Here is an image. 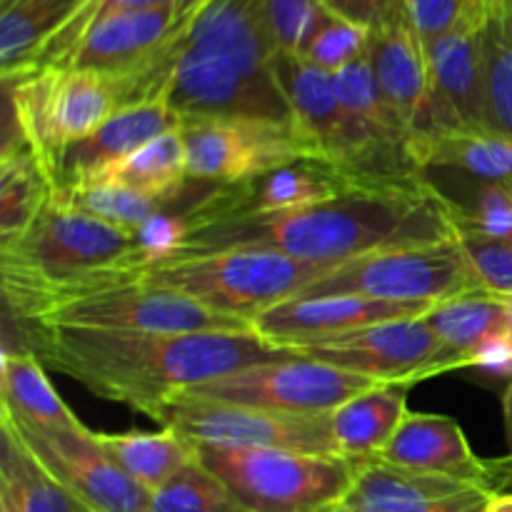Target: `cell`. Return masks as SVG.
Returning <instances> with one entry per match:
<instances>
[{
  "instance_id": "32",
  "label": "cell",
  "mask_w": 512,
  "mask_h": 512,
  "mask_svg": "<svg viewBox=\"0 0 512 512\" xmlns=\"http://www.w3.org/2000/svg\"><path fill=\"white\" fill-rule=\"evenodd\" d=\"M50 198L60 205L88 213L93 218L105 220V223L120 225V228L135 230L143 225L150 215L165 210L168 200L158 195L143 193V190L128 188V185L115 183H83L73 188H63L50 193Z\"/></svg>"
},
{
  "instance_id": "16",
  "label": "cell",
  "mask_w": 512,
  "mask_h": 512,
  "mask_svg": "<svg viewBox=\"0 0 512 512\" xmlns=\"http://www.w3.org/2000/svg\"><path fill=\"white\" fill-rule=\"evenodd\" d=\"M483 25L485 18L465 20L443 38L425 45L433 95L423 125L413 138L445 130H490L485 110Z\"/></svg>"
},
{
  "instance_id": "9",
  "label": "cell",
  "mask_w": 512,
  "mask_h": 512,
  "mask_svg": "<svg viewBox=\"0 0 512 512\" xmlns=\"http://www.w3.org/2000/svg\"><path fill=\"white\" fill-rule=\"evenodd\" d=\"M483 288L458 240L378 250L340 263L300 295H360L388 303H440Z\"/></svg>"
},
{
  "instance_id": "30",
  "label": "cell",
  "mask_w": 512,
  "mask_h": 512,
  "mask_svg": "<svg viewBox=\"0 0 512 512\" xmlns=\"http://www.w3.org/2000/svg\"><path fill=\"white\" fill-rule=\"evenodd\" d=\"M0 505L8 512H93L8 433L0 453Z\"/></svg>"
},
{
  "instance_id": "45",
  "label": "cell",
  "mask_w": 512,
  "mask_h": 512,
  "mask_svg": "<svg viewBox=\"0 0 512 512\" xmlns=\"http://www.w3.org/2000/svg\"><path fill=\"white\" fill-rule=\"evenodd\" d=\"M503 413H505V430H508V443H510V463H512V383H508L503 395Z\"/></svg>"
},
{
  "instance_id": "41",
  "label": "cell",
  "mask_w": 512,
  "mask_h": 512,
  "mask_svg": "<svg viewBox=\"0 0 512 512\" xmlns=\"http://www.w3.org/2000/svg\"><path fill=\"white\" fill-rule=\"evenodd\" d=\"M460 248L473 268L475 278L490 293H498L510 298L512 295V243L503 240L473 238V235H460Z\"/></svg>"
},
{
  "instance_id": "18",
  "label": "cell",
  "mask_w": 512,
  "mask_h": 512,
  "mask_svg": "<svg viewBox=\"0 0 512 512\" xmlns=\"http://www.w3.org/2000/svg\"><path fill=\"white\" fill-rule=\"evenodd\" d=\"M435 303H388L360 295H295L253 318V333L278 348L340 338L390 320L423 318Z\"/></svg>"
},
{
  "instance_id": "24",
  "label": "cell",
  "mask_w": 512,
  "mask_h": 512,
  "mask_svg": "<svg viewBox=\"0 0 512 512\" xmlns=\"http://www.w3.org/2000/svg\"><path fill=\"white\" fill-rule=\"evenodd\" d=\"M423 320L453 360L455 370L468 368L470 355L480 345L508 330V298L475 288L435 303Z\"/></svg>"
},
{
  "instance_id": "23",
  "label": "cell",
  "mask_w": 512,
  "mask_h": 512,
  "mask_svg": "<svg viewBox=\"0 0 512 512\" xmlns=\"http://www.w3.org/2000/svg\"><path fill=\"white\" fill-rule=\"evenodd\" d=\"M410 385H380L330 413L333 440L340 458L368 463L380 458L408 415Z\"/></svg>"
},
{
  "instance_id": "11",
  "label": "cell",
  "mask_w": 512,
  "mask_h": 512,
  "mask_svg": "<svg viewBox=\"0 0 512 512\" xmlns=\"http://www.w3.org/2000/svg\"><path fill=\"white\" fill-rule=\"evenodd\" d=\"M0 428L93 512H150L153 495L100 448L93 430L38 428L5 408Z\"/></svg>"
},
{
  "instance_id": "10",
  "label": "cell",
  "mask_w": 512,
  "mask_h": 512,
  "mask_svg": "<svg viewBox=\"0 0 512 512\" xmlns=\"http://www.w3.org/2000/svg\"><path fill=\"white\" fill-rule=\"evenodd\" d=\"M380 385L390 383H380L368 375L348 373L320 360L293 355V358L260 363L225 375V378L195 385L180 395L243 405V408L278 410V413L330 415L355 395H363Z\"/></svg>"
},
{
  "instance_id": "4",
  "label": "cell",
  "mask_w": 512,
  "mask_h": 512,
  "mask_svg": "<svg viewBox=\"0 0 512 512\" xmlns=\"http://www.w3.org/2000/svg\"><path fill=\"white\" fill-rule=\"evenodd\" d=\"M8 320L28 325L108 330V333H243L253 323L218 313L180 290L153 285L135 270L110 265L60 285H30L5 293Z\"/></svg>"
},
{
  "instance_id": "37",
  "label": "cell",
  "mask_w": 512,
  "mask_h": 512,
  "mask_svg": "<svg viewBox=\"0 0 512 512\" xmlns=\"http://www.w3.org/2000/svg\"><path fill=\"white\" fill-rule=\"evenodd\" d=\"M328 15L330 10H325L318 0H268L265 20L275 53L303 55L305 45L313 40Z\"/></svg>"
},
{
  "instance_id": "2",
  "label": "cell",
  "mask_w": 512,
  "mask_h": 512,
  "mask_svg": "<svg viewBox=\"0 0 512 512\" xmlns=\"http://www.w3.org/2000/svg\"><path fill=\"white\" fill-rule=\"evenodd\" d=\"M20 348L50 370L68 375L98 398L128 405L158 423L160 413L183 390L225 378L260 363L293 358L253 330L228 333H108L15 323Z\"/></svg>"
},
{
  "instance_id": "36",
  "label": "cell",
  "mask_w": 512,
  "mask_h": 512,
  "mask_svg": "<svg viewBox=\"0 0 512 512\" xmlns=\"http://www.w3.org/2000/svg\"><path fill=\"white\" fill-rule=\"evenodd\" d=\"M455 228L460 235L512 243V185L483 183L473 193L470 205L453 200Z\"/></svg>"
},
{
  "instance_id": "3",
  "label": "cell",
  "mask_w": 512,
  "mask_h": 512,
  "mask_svg": "<svg viewBox=\"0 0 512 512\" xmlns=\"http://www.w3.org/2000/svg\"><path fill=\"white\" fill-rule=\"evenodd\" d=\"M458 240L453 198L430 180L358 188L290 213L188 223L173 258L220 250H270L303 263L340 265L408 245Z\"/></svg>"
},
{
  "instance_id": "19",
  "label": "cell",
  "mask_w": 512,
  "mask_h": 512,
  "mask_svg": "<svg viewBox=\"0 0 512 512\" xmlns=\"http://www.w3.org/2000/svg\"><path fill=\"white\" fill-rule=\"evenodd\" d=\"M493 490L448 475L395 468L383 460L358 465L353 485L333 512H485Z\"/></svg>"
},
{
  "instance_id": "25",
  "label": "cell",
  "mask_w": 512,
  "mask_h": 512,
  "mask_svg": "<svg viewBox=\"0 0 512 512\" xmlns=\"http://www.w3.org/2000/svg\"><path fill=\"white\" fill-rule=\"evenodd\" d=\"M423 170L453 168L483 183L512 185V135L495 130H445L410 140Z\"/></svg>"
},
{
  "instance_id": "49",
  "label": "cell",
  "mask_w": 512,
  "mask_h": 512,
  "mask_svg": "<svg viewBox=\"0 0 512 512\" xmlns=\"http://www.w3.org/2000/svg\"><path fill=\"white\" fill-rule=\"evenodd\" d=\"M323 512H333V510H330V508H328V510H323Z\"/></svg>"
},
{
  "instance_id": "22",
  "label": "cell",
  "mask_w": 512,
  "mask_h": 512,
  "mask_svg": "<svg viewBox=\"0 0 512 512\" xmlns=\"http://www.w3.org/2000/svg\"><path fill=\"white\" fill-rule=\"evenodd\" d=\"M180 125L183 120L165 100L125 105L83 140L58 150L45 163H40L48 175L50 193L88 183L103 168L128 158L148 140L180 128Z\"/></svg>"
},
{
  "instance_id": "33",
  "label": "cell",
  "mask_w": 512,
  "mask_h": 512,
  "mask_svg": "<svg viewBox=\"0 0 512 512\" xmlns=\"http://www.w3.org/2000/svg\"><path fill=\"white\" fill-rule=\"evenodd\" d=\"M488 128L512 135V13H488L483 25Z\"/></svg>"
},
{
  "instance_id": "20",
  "label": "cell",
  "mask_w": 512,
  "mask_h": 512,
  "mask_svg": "<svg viewBox=\"0 0 512 512\" xmlns=\"http://www.w3.org/2000/svg\"><path fill=\"white\" fill-rule=\"evenodd\" d=\"M368 58L383 98L403 120L408 138H413L428 113L433 83L428 50L410 20L405 0H390L388 10L370 28Z\"/></svg>"
},
{
  "instance_id": "40",
  "label": "cell",
  "mask_w": 512,
  "mask_h": 512,
  "mask_svg": "<svg viewBox=\"0 0 512 512\" xmlns=\"http://www.w3.org/2000/svg\"><path fill=\"white\" fill-rule=\"evenodd\" d=\"M420 40L430 45L465 20L488 18L485 0H405Z\"/></svg>"
},
{
  "instance_id": "47",
  "label": "cell",
  "mask_w": 512,
  "mask_h": 512,
  "mask_svg": "<svg viewBox=\"0 0 512 512\" xmlns=\"http://www.w3.org/2000/svg\"><path fill=\"white\" fill-rule=\"evenodd\" d=\"M8 3H10V0H0V8H5Z\"/></svg>"
},
{
  "instance_id": "17",
  "label": "cell",
  "mask_w": 512,
  "mask_h": 512,
  "mask_svg": "<svg viewBox=\"0 0 512 512\" xmlns=\"http://www.w3.org/2000/svg\"><path fill=\"white\" fill-rule=\"evenodd\" d=\"M203 3L205 0L185 8H153L110 15L80 38L58 70H88L113 78L135 73L153 63L190 28Z\"/></svg>"
},
{
  "instance_id": "31",
  "label": "cell",
  "mask_w": 512,
  "mask_h": 512,
  "mask_svg": "<svg viewBox=\"0 0 512 512\" xmlns=\"http://www.w3.org/2000/svg\"><path fill=\"white\" fill-rule=\"evenodd\" d=\"M200 0H78L73 10L65 15L63 23L40 43L33 58L23 65V68L13 70V73H35V70H58L63 60L73 53L75 45L80 43L85 33L93 28L100 20L110 18V15L123 13H138V10H153V8H185V5H195ZM5 78V75H3Z\"/></svg>"
},
{
  "instance_id": "1",
  "label": "cell",
  "mask_w": 512,
  "mask_h": 512,
  "mask_svg": "<svg viewBox=\"0 0 512 512\" xmlns=\"http://www.w3.org/2000/svg\"><path fill=\"white\" fill-rule=\"evenodd\" d=\"M265 5L268 0H205L190 28L165 53L115 78L123 108L165 100L183 123L243 118L303 130L275 73L278 53Z\"/></svg>"
},
{
  "instance_id": "21",
  "label": "cell",
  "mask_w": 512,
  "mask_h": 512,
  "mask_svg": "<svg viewBox=\"0 0 512 512\" xmlns=\"http://www.w3.org/2000/svg\"><path fill=\"white\" fill-rule=\"evenodd\" d=\"M378 460L395 468L468 480L485 485L493 493H503L505 485H512L508 460H480L470 448L463 428L448 415L408 413Z\"/></svg>"
},
{
  "instance_id": "50",
  "label": "cell",
  "mask_w": 512,
  "mask_h": 512,
  "mask_svg": "<svg viewBox=\"0 0 512 512\" xmlns=\"http://www.w3.org/2000/svg\"><path fill=\"white\" fill-rule=\"evenodd\" d=\"M508 463H510V460H508ZM510 470H512V463H510Z\"/></svg>"
},
{
  "instance_id": "26",
  "label": "cell",
  "mask_w": 512,
  "mask_h": 512,
  "mask_svg": "<svg viewBox=\"0 0 512 512\" xmlns=\"http://www.w3.org/2000/svg\"><path fill=\"white\" fill-rule=\"evenodd\" d=\"M0 408L10 410L25 423L48 430H73L83 433L85 428L73 410L63 403L45 375V365L35 353L25 348L5 345L0 358Z\"/></svg>"
},
{
  "instance_id": "38",
  "label": "cell",
  "mask_w": 512,
  "mask_h": 512,
  "mask_svg": "<svg viewBox=\"0 0 512 512\" xmlns=\"http://www.w3.org/2000/svg\"><path fill=\"white\" fill-rule=\"evenodd\" d=\"M368 45L370 28L330 13L318 33L313 35V40L305 45L303 58L335 75L338 70L348 68L350 63L363 58L368 53Z\"/></svg>"
},
{
  "instance_id": "46",
  "label": "cell",
  "mask_w": 512,
  "mask_h": 512,
  "mask_svg": "<svg viewBox=\"0 0 512 512\" xmlns=\"http://www.w3.org/2000/svg\"><path fill=\"white\" fill-rule=\"evenodd\" d=\"M505 335L512 340V295L508 298V330H505Z\"/></svg>"
},
{
  "instance_id": "5",
  "label": "cell",
  "mask_w": 512,
  "mask_h": 512,
  "mask_svg": "<svg viewBox=\"0 0 512 512\" xmlns=\"http://www.w3.org/2000/svg\"><path fill=\"white\" fill-rule=\"evenodd\" d=\"M123 268L153 285L180 290L218 313L253 323L255 315L300 295L338 265L303 263L270 250H220Z\"/></svg>"
},
{
  "instance_id": "29",
  "label": "cell",
  "mask_w": 512,
  "mask_h": 512,
  "mask_svg": "<svg viewBox=\"0 0 512 512\" xmlns=\"http://www.w3.org/2000/svg\"><path fill=\"white\" fill-rule=\"evenodd\" d=\"M50 200L43 165L23 138L8 135L0 153V240L23 233Z\"/></svg>"
},
{
  "instance_id": "14",
  "label": "cell",
  "mask_w": 512,
  "mask_h": 512,
  "mask_svg": "<svg viewBox=\"0 0 512 512\" xmlns=\"http://www.w3.org/2000/svg\"><path fill=\"white\" fill-rule=\"evenodd\" d=\"M290 355L320 360L348 373L368 375L390 385H410L455 370L440 340L423 318L390 320L340 338L293 345Z\"/></svg>"
},
{
  "instance_id": "12",
  "label": "cell",
  "mask_w": 512,
  "mask_h": 512,
  "mask_svg": "<svg viewBox=\"0 0 512 512\" xmlns=\"http://www.w3.org/2000/svg\"><path fill=\"white\" fill-rule=\"evenodd\" d=\"M158 423L173 428L190 443L338 455L330 415L278 413L178 395L165 405Z\"/></svg>"
},
{
  "instance_id": "7",
  "label": "cell",
  "mask_w": 512,
  "mask_h": 512,
  "mask_svg": "<svg viewBox=\"0 0 512 512\" xmlns=\"http://www.w3.org/2000/svg\"><path fill=\"white\" fill-rule=\"evenodd\" d=\"M133 245L135 233L130 228L105 223L50 198L23 233L0 240V283H70L123 263Z\"/></svg>"
},
{
  "instance_id": "27",
  "label": "cell",
  "mask_w": 512,
  "mask_h": 512,
  "mask_svg": "<svg viewBox=\"0 0 512 512\" xmlns=\"http://www.w3.org/2000/svg\"><path fill=\"white\" fill-rule=\"evenodd\" d=\"M100 448L150 495L170 483L198 455L195 443L163 428L158 433H95Z\"/></svg>"
},
{
  "instance_id": "44",
  "label": "cell",
  "mask_w": 512,
  "mask_h": 512,
  "mask_svg": "<svg viewBox=\"0 0 512 512\" xmlns=\"http://www.w3.org/2000/svg\"><path fill=\"white\" fill-rule=\"evenodd\" d=\"M485 512H512V493H495L485 505Z\"/></svg>"
},
{
  "instance_id": "13",
  "label": "cell",
  "mask_w": 512,
  "mask_h": 512,
  "mask_svg": "<svg viewBox=\"0 0 512 512\" xmlns=\"http://www.w3.org/2000/svg\"><path fill=\"white\" fill-rule=\"evenodd\" d=\"M188 180L230 185L298 158H323L303 130L243 118H205L180 125Z\"/></svg>"
},
{
  "instance_id": "42",
  "label": "cell",
  "mask_w": 512,
  "mask_h": 512,
  "mask_svg": "<svg viewBox=\"0 0 512 512\" xmlns=\"http://www.w3.org/2000/svg\"><path fill=\"white\" fill-rule=\"evenodd\" d=\"M468 368L478 370L483 378L490 380H508L512 383V340L508 335L488 340L470 355Z\"/></svg>"
},
{
  "instance_id": "51",
  "label": "cell",
  "mask_w": 512,
  "mask_h": 512,
  "mask_svg": "<svg viewBox=\"0 0 512 512\" xmlns=\"http://www.w3.org/2000/svg\"><path fill=\"white\" fill-rule=\"evenodd\" d=\"M10 3H13V0H10ZM10 3H8V5H10Z\"/></svg>"
},
{
  "instance_id": "43",
  "label": "cell",
  "mask_w": 512,
  "mask_h": 512,
  "mask_svg": "<svg viewBox=\"0 0 512 512\" xmlns=\"http://www.w3.org/2000/svg\"><path fill=\"white\" fill-rule=\"evenodd\" d=\"M318 3L333 15H338V18L373 28L380 20V15L388 10L390 0H318Z\"/></svg>"
},
{
  "instance_id": "28",
  "label": "cell",
  "mask_w": 512,
  "mask_h": 512,
  "mask_svg": "<svg viewBox=\"0 0 512 512\" xmlns=\"http://www.w3.org/2000/svg\"><path fill=\"white\" fill-rule=\"evenodd\" d=\"M185 180H188V168H185L183 133H180V128H173L158 138L148 140L143 148L130 153L128 158L103 168L88 183L128 185V188L158 195L173 205L178 195L183 193Z\"/></svg>"
},
{
  "instance_id": "15",
  "label": "cell",
  "mask_w": 512,
  "mask_h": 512,
  "mask_svg": "<svg viewBox=\"0 0 512 512\" xmlns=\"http://www.w3.org/2000/svg\"><path fill=\"white\" fill-rule=\"evenodd\" d=\"M358 188H373V183H363L325 158H298L240 183L215 185V190L190 203L185 218L188 223H210V220L290 213L340 198Z\"/></svg>"
},
{
  "instance_id": "34",
  "label": "cell",
  "mask_w": 512,
  "mask_h": 512,
  "mask_svg": "<svg viewBox=\"0 0 512 512\" xmlns=\"http://www.w3.org/2000/svg\"><path fill=\"white\" fill-rule=\"evenodd\" d=\"M150 512H255L195 458L165 488L153 493Z\"/></svg>"
},
{
  "instance_id": "48",
  "label": "cell",
  "mask_w": 512,
  "mask_h": 512,
  "mask_svg": "<svg viewBox=\"0 0 512 512\" xmlns=\"http://www.w3.org/2000/svg\"><path fill=\"white\" fill-rule=\"evenodd\" d=\"M0 512H8V510H5V508H3V505H0Z\"/></svg>"
},
{
  "instance_id": "35",
  "label": "cell",
  "mask_w": 512,
  "mask_h": 512,
  "mask_svg": "<svg viewBox=\"0 0 512 512\" xmlns=\"http://www.w3.org/2000/svg\"><path fill=\"white\" fill-rule=\"evenodd\" d=\"M333 80L340 103H343V108L348 110L353 118L363 120V123L373 125V128L383 130V133L388 135L408 138V130H405L403 120L395 115V110L390 108L388 100L383 98V90H380L378 78H375L368 53H365L363 58L355 60V63H350L348 68L338 70V73L333 75Z\"/></svg>"
},
{
  "instance_id": "6",
  "label": "cell",
  "mask_w": 512,
  "mask_h": 512,
  "mask_svg": "<svg viewBox=\"0 0 512 512\" xmlns=\"http://www.w3.org/2000/svg\"><path fill=\"white\" fill-rule=\"evenodd\" d=\"M200 465L255 512H323L353 485L358 463L293 450L195 443Z\"/></svg>"
},
{
  "instance_id": "8",
  "label": "cell",
  "mask_w": 512,
  "mask_h": 512,
  "mask_svg": "<svg viewBox=\"0 0 512 512\" xmlns=\"http://www.w3.org/2000/svg\"><path fill=\"white\" fill-rule=\"evenodd\" d=\"M8 133L28 143L40 163L78 143L123 108L110 75L88 70H35L3 78Z\"/></svg>"
},
{
  "instance_id": "39",
  "label": "cell",
  "mask_w": 512,
  "mask_h": 512,
  "mask_svg": "<svg viewBox=\"0 0 512 512\" xmlns=\"http://www.w3.org/2000/svg\"><path fill=\"white\" fill-rule=\"evenodd\" d=\"M133 233V253L120 265L160 263V260L173 258L183 248L185 238H188V218H185V213L160 210V213L150 215L143 225H138Z\"/></svg>"
}]
</instances>
